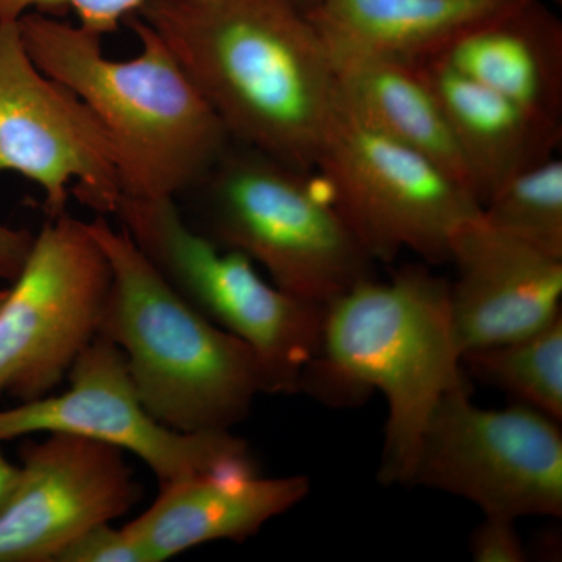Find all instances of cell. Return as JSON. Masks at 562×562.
Instances as JSON below:
<instances>
[{
  "mask_svg": "<svg viewBox=\"0 0 562 562\" xmlns=\"http://www.w3.org/2000/svg\"><path fill=\"white\" fill-rule=\"evenodd\" d=\"M63 394L0 409V442L32 432H69L120 447L146 462L160 484L251 457L232 430L181 432L151 416L120 347L98 335L81 351Z\"/></svg>",
  "mask_w": 562,
  "mask_h": 562,
  "instance_id": "cell-11",
  "label": "cell"
},
{
  "mask_svg": "<svg viewBox=\"0 0 562 562\" xmlns=\"http://www.w3.org/2000/svg\"><path fill=\"white\" fill-rule=\"evenodd\" d=\"M111 284L99 335L120 347L140 401L181 432L232 430L266 394L257 353L172 290L128 233L95 214Z\"/></svg>",
  "mask_w": 562,
  "mask_h": 562,
  "instance_id": "cell-4",
  "label": "cell"
},
{
  "mask_svg": "<svg viewBox=\"0 0 562 562\" xmlns=\"http://www.w3.org/2000/svg\"><path fill=\"white\" fill-rule=\"evenodd\" d=\"M335 66L339 99L350 113L435 162L473 195L446 111L422 66L369 57L341 58Z\"/></svg>",
  "mask_w": 562,
  "mask_h": 562,
  "instance_id": "cell-18",
  "label": "cell"
},
{
  "mask_svg": "<svg viewBox=\"0 0 562 562\" xmlns=\"http://www.w3.org/2000/svg\"><path fill=\"white\" fill-rule=\"evenodd\" d=\"M487 224L562 258V160L547 158L506 180L483 202Z\"/></svg>",
  "mask_w": 562,
  "mask_h": 562,
  "instance_id": "cell-20",
  "label": "cell"
},
{
  "mask_svg": "<svg viewBox=\"0 0 562 562\" xmlns=\"http://www.w3.org/2000/svg\"><path fill=\"white\" fill-rule=\"evenodd\" d=\"M7 290H9V288H0V303H2L3 297H5Z\"/></svg>",
  "mask_w": 562,
  "mask_h": 562,
  "instance_id": "cell-27",
  "label": "cell"
},
{
  "mask_svg": "<svg viewBox=\"0 0 562 562\" xmlns=\"http://www.w3.org/2000/svg\"><path fill=\"white\" fill-rule=\"evenodd\" d=\"M110 284L88 221L49 217L0 303V395L24 403L52 394L99 335Z\"/></svg>",
  "mask_w": 562,
  "mask_h": 562,
  "instance_id": "cell-8",
  "label": "cell"
},
{
  "mask_svg": "<svg viewBox=\"0 0 562 562\" xmlns=\"http://www.w3.org/2000/svg\"><path fill=\"white\" fill-rule=\"evenodd\" d=\"M531 0H322L310 16L333 61L369 57L424 66L465 33Z\"/></svg>",
  "mask_w": 562,
  "mask_h": 562,
  "instance_id": "cell-15",
  "label": "cell"
},
{
  "mask_svg": "<svg viewBox=\"0 0 562 562\" xmlns=\"http://www.w3.org/2000/svg\"><path fill=\"white\" fill-rule=\"evenodd\" d=\"M316 171L375 262L406 250L430 265L449 262L454 232L482 213L449 173L362 122L341 99Z\"/></svg>",
  "mask_w": 562,
  "mask_h": 562,
  "instance_id": "cell-7",
  "label": "cell"
},
{
  "mask_svg": "<svg viewBox=\"0 0 562 562\" xmlns=\"http://www.w3.org/2000/svg\"><path fill=\"white\" fill-rule=\"evenodd\" d=\"M111 216L190 305L257 353L266 394H299L325 306L288 294L241 251L195 231L173 199L122 195Z\"/></svg>",
  "mask_w": 562,
  "mask_h": 562,
  "instance_id": "cell-6",
  "label": "cell"
},
{
  "mask_svg": "<svg viewBox=\"0 0 562 562\" xmlns=\"http://www.w3.org/2000/svg\"><path fill=\"white\" fill-rule=\"evenodd\" d=\"M128 27L139 50L128 60L103 52V36L54 14L20 18L36 66L80 99L109 136L122 192L173 199L202 183L232 140L194 81L157 32L138 16Z\"/></svg>",
  "mask_w": 562,
  "mask_h": 562,
  "instance_id": "cell-3",
  "label": "cell"
},
{
  "mask_svg": "<svg viewBox=\"0 0 562 562\" xmlns=\"http://www.w3.org/2000/svg\"><path fill=\"white\" fill-rule=\"evenodd\" d=\"M295 2H297L303 10H306L310 13V11L316 9V7L319 5L322 0H295Z\"/></svg>",
  "mask_w": 562,
  "mask_h": 562,
  "instance_id": "cell-26",
  "label": "cell"
},
{
  "mask_svg": "<svg viewBox=\"0 0 562 562\" xmlns=\"http://www.w3.org/2000/svg\"><path fill=\"white\" fill-rule=\"evenodd\" d=\"M27 228H14L0 224V281L13 283L20 276L35 243Z\"/></svg>",
  "mask_w": 562,
  "mask_h": 562,
  "instance_id": "cell-24",
  "label": "cell"
},
{
  "mask_svg": "<svg viewBox=\"0 0 562 562\" xmlns=\"http://www.w3.org/2000/svg\"><path fill=\"white\" fill-rule=\"evenodd\" d=\"M461 362L480 382L562 420V314L524 338L464 351Z\"/></svg>",
  "mask_w": 562,
  "mask_h": 562,
  "instance_id": "cell-19",
  "label": "cell"
},
{
  "mask_svg": "<svg viewBox=\"0 0 562 562\" xmlns=\"http://www.w3.org/2000/svg\"><path fill=\"white\" fill-rule=\"evenodd\" d=\"M422 70L446 111L480 206L506 180L557 155L560 120L487 90L442 61Z\"/></svg>",
  "mask_w": 562,
  "mask_h": 562,
  "instance_id": "cell-16",
  "label": "cell"
},
{
  "mask_svg": "<svg viewBox=\"0 0 562 562\" xmlns=\"http://www.w3.org/2000/svg\"><path fill=\"white\" fill-rule=\"evenodd\" d=\"M55 562H150L149 554L131 532L99 524L85 532L58 554Z\"/></svg>",
  "mask_w": 562,
  "mask_h": 562,
  "instance_id": "cell-22",
  "label": "cell"
},
{
  "mask_svg": "<svg viewBox=\"0 0 562 562\" xmlns=\"http://www.w3.org/2000/svg\"><path fill=\"white\" fill-rule=\"evenodd\" d=\"M560 422L524 403L486 409L469 384L443 394L424 436L412 484L447 492L484 516L562 517Z\"/></svg>",
  "mask_w": 562,
  "mask_h": 562,
  "instance_id": "cell-9",
  "label": "cell"
},
{
  "mask_svg": "<svg viewBox=\"0 0 562 562\" xmlns=\"http://www.w3.org/2000/svg\"><path fill=\"white\" fill-rule=\"evenodd\" d=\"M147 0H0V20L18 21L29 11L54 14L72 10L80 27L105 36L138 13Z\"/></svg>",
  "mask_w": 562,
  "mask_h": 562,
  "instance_id": "cell-21",
  "label": "cell"
},
{
  "mask_svg": "<svg viewBox=\"0 0 562 562\" xmlns=\"http://www.w3.org/2000/svg\"><path fill=\"white\" fill-rule=\"evenodd\" d=\"M21 482V468L11 464L0 452V514L7 508Z\"/></svg>",
  "mask_w": 562,
  "mask_h": 562,
  "instance_id": "cell-25",
  "label": "cell"
},
{
  "mask_svg": "<svg viewBox=\"0 0 562 562\" xmlns=\"http://www.w3.org/2000/svg\"><path fill=\"white\" fill-rule=\"evenodd\" d=\"M135 16L165 41L232 143L316 171L339 87L308 11L295 0H147Z\"/></svg>",
  "mask_w": 562,
  "mask_h": 562,
  "instance_id": "cell-1",
  "label": "cell"
},
{
  "mask_svg": "<svg viewBox=\"0 0 562 562\" xmlns=\"http://www.w3.org/2000/svg\"><path fill=\"white\" fill-rule=\"evenodd\" d=\"M517 520L502 516H484L483 522L473 530L469 550L479 562H525L530 560L516 528Z\"/></svg>",
  "mask_w": 562,
  "mask_h": 562,
  "instance_id": "cell-23",
  "label": "cell"
},
{
  "mask_svg": "<svg viewBox=\"0 0 562 562\" xmlns=\"http://www.w3.org/2000/svg\"><path fill=\"white\" fill-rule=\"evenodd\" d=\"M449 281L425 266L358 283L324 308L319 346L301 392L349 408L375 391L387 403L383 484H412L422 436L443 394L465 384Z\"/></svg>",
  "mask_w": 562,
  "mask_h": 562,
  "instance_id": "cell-2",
  "label": "cell"
},
{
  "mask_svg": "<svg viewBox=\"0 0 562 562\" xmlns=\"http://www.w3.org/2000/svg\"><path fill=\"white\" fill-rule=\"evenodd\" d=\"M43 191L49 217L68 213L70 195L111 216L122 192L109 136L88 106L33 61L20 20H0V173Z\"/></svg>",
  "mask_w": 562,
  "mask_h": 562,
  "instance_id": "cell-10",
  "label": "cell"
},
{
  "mask_svg": "<svg viewBox=\"0 0 562 562\" xmlns=\"http://www.w3.org/2000/svg\"><path fill=\"white\" fill-rule=\"evenodd\" d=\"M436 60L519 105L562 120V24L542 0L473 29Z\"/></svg>",
  "mask_w": 562,
  "mask_h": 562,
  "instance_id": "cell-17",
  "label": "cell"
},
{
  "mask_svg": "<svg viewBox=\"0 0 562 562\" xmlns=\"http://www.w3.org/2000/svg\"><path fill=\"white\" fill-rule=\"evenodd\" d=\"M124 453L69 432L25 446L20 486L0 514V562H55L81 532L131 512L143 490Z\"/></svg>",
  "mask_w": 562,
  "mask_h": 562,
  "instance_id": "cell-12",
  "label": "cell"
},
{
  "mask_svg": "<svg viewBox=\"0 0 562 562\" xmlns=\"http://www.w3.org/2000/svg\"><path fill=\"white\" fill-rule=\"evenodd\" d=\"M449 262L462 353L524 338L562 314V258L492 227L482 213L454 232Z\"/></svg>",
  "mask_w": 562,
  "mask_h": 562,
  "instance_id": "cell-13",
  "label": "cell"
},
{
  "mask_svg": "<svg viewBox=\"0 0 562 562\" xmlns=\"http://www.w3.org/2000/svg\"><path fill=\"white\" fill-rule=\"evenodd\" d=\"M308 492L306 476L265 479L254 458H243L161 484L157 501L124 528L150 562H162L214 541L244 542Z\"/></svg>",
  "mask_w": 562,
  "mask_h": 562,
  "instance_id": "cell-14",
  "label": "cell"
},
{
  "mask_svg": "<svg viewBox=\"0 0 562 562\" xmlns=\"http://www.w3.org/2000/svg\"><path fill=\"white\" fill-rule=\"evenodd\" d=\"M190 194L199 198L192 227L241 251L288 294L325 306L375 277V261L310 172L232 143Z\"/></svg>",
  "mask_w": 562,
  "mask_h": 562,
  "instance_id": "cell-5",
  "label": "cell"
},
{
  "mask_svg": "<svg viewBox=\"0 0 562 562\" xmlns=\"http://www.w3.org/2000/svg\"><path fill=\"white\" fill-rule=\"evenodd\" d=\"M558 2H561V0H558Z\"/></svg>",
  "mask_w": 562,
  "mask_h": 562,
  "instance_id": "cell-28",
  "label": "cell"
}]
</instances>
